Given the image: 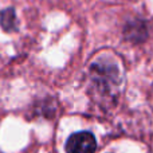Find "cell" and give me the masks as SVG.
I'll use <instances>...</instances> for the list:
<instances>
[{"instance_id": "cell-1", "label": "cell", "mask_w": 153, "mask_h": 153, "mask_svg": "<svg viewBox=\"0 0 153 153\" xmlns=\"http://www.w3.org/2000/svg\"><path fill=\"white\" fill-rule=\"evenodd\" d=\"M97 149V141L93 133L76 132L66 141L67 153H94Z\"/></svg>"}, {"instance_id": "cell-2", "label": "cell", "mask_w": 153, "mask_h": 153, "mask_svg": "<svg viewBox=\"0 0 153 153\" xmlns=\"http://www.w3.org/2000/svg\"><path fill=\"white\" fill-rule=\"evenodd\" d=\"M124 34L129 42L140 43L144 42V39L148 35V31H146V27L143 20H132L128 22V24L125 26Z\"/></svg>"}, {"instance_id": "cell-3", "label": "cell", "mask_w": 153, "mask_h": 153, "mask_svg": "<svg viewBox=\"0 0 153 153\" xmlns=\"http://www.w3.org/2000/svg\"><path fill=\"white\" fill-rule=\"evenodd\" d=\"M0 26L7 32L16 31V28H18V20H16V15H15V10L13 8L10 7L0 13Z\"/></svg>"}]
</instances>
